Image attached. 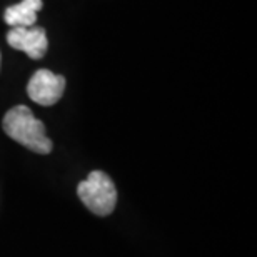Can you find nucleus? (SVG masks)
I'll return each mask as SVG.
<instances>
[{
	"instance_id": "obj_1",
	"label": "nucleus",
	"mask_w": 257,
	"mask_h": 257,
	"mask_svg": "<svg viewBox=\"0 0 257 257\" xmlns=\"http://www.w3.org/2000/svg\"><path fill=\"white\" fill-rule=\"evenodd\" d=\"M2 127L12 141L27 147L29 151L42 154V156L52 152V141L47 137L45 125L32 114L29 107H12L4 117Z\"/></svg>"
},
{
	"instance_id": "obj_2",
	"label": "nucleus",
	"mask_w": 257,
	"mask_h": 257,
	"mask_svg": "<svg viewBox=\"0 0 257 257\" xmlns=\"http://www.w3.org/2000/svg\"><path fill=\"white\" fill-rule=\"evenodd\" d=\"M77 195L92 214L105 217L114 212L117 204V189L112 179L102 171H94L77 186Z\"/></svg>"
},
{
	"instance_id": "obj_3",
	"label": "nucleus",
	"mask_w": 257,
	"mask_h": 257,
	"mask_svg": "<svg viewBox=\"0 0 257 257\" xmlns=\"http://www.w3.org/2000/svg\"><path fill=\"white\" fill-rule=\"evenodd\" d=\"M65 90V79L47 69H40L30 77L27 94L35 104L49 107L57 104Z\"/></svg>"
},
{
	"instance_id": "obj_4",
	"label": "nucleus",
	"mask_w": 257,
	"mask_h": 257,
	"mask_svg": "<svg viewBox=\"0 0 257 257\" xmlns=\"http://www.w3.org/2000/svg\"><path fill=\"white\" fill-rule=\"evenodd\" d=\"M7 44L34 60L42 59L49 47L47 32L42 27H12L7 34Z\"/></svg>"
},
{
	"instance_id": "obj_5",
	"label": "nucleus",
	"mask_w": 257,
	"mask_h": 257,
	"mask_svg": "<svg viewBox=\"0 0 257 257\" xmlns=\"http://www.w3.org/2000/svg\"><path fill=\"white\" fill-rule=\"evenodd\" d=\"M40 9L42 0H22L20 4L5 9L4 20L10 27H34Z\"/></svg>"
}]
</instances>
